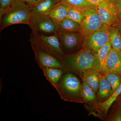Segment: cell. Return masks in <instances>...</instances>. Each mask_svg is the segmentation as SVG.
Returning <instances> with one entry per match:
<instances>
[{"label":"cell","instance_id":"obj_23","mask_svg":"<svg viewBox=\"0 0 121 121\" xmlns=\"http://www.w3.org/2000/svg\"><path fill=\"white\" fill-rule=\"evenodd\" d=\"M68 17L80 24L83 20V16L79 9L71 7L68 12Z\"/></svg>","mask_w":121,"mask_h":121},{"label":"cell","instance_id":"obj_27","mask_svg":"<svg viewBox=\"0 0 121 121\" xmlns=\"http://www.w3.org/2000/svg\"><path fill=\"white\" fill-rule=\"evenodd\" d=\"M114 4L117 9L118 16L119 18V21H121V0H116Z\"/></svg>","mask_w":121,"mask_h":121},{"label":"cell","instance_id":"obj_16","mask_svg":"<svg viewBox=\"0 0 121 121\" xmlns=\"http://www.w3.org/2000/svg\"><path fill=\"white\" fill-rule=\"evenodd\" d=\"M102 75L99 71H95L84 73L81 76L83 81L86 82L96 93L99 89V79Z\"/></svg>","mask_w":121,"mask_h":121},{"label":"cell","instance_id":"obj_22","mask_svg":"<svg viewBox=\"0 0 121 121\" xmlns=\"http://www.w3.org/2000/svg\"><path fill=\"white\" fill-rule=\"evenodd\" d=\"M104 75L110 84L114 93L121 84V75L114 72H110Z\"/></svg>","mask_w":121,"mask_h":121},{"label":"cell","instance_id":"obj_26","mask_svg":"<svg viewBox=\"0 0 121 121\" xmlns=\"http://www.w3.org/2000/svg\"><path fill=\"white\" fill-rule=\"evenodd\" d=\"M13 2V0H0V14Z\"/></svg>","mask_w":121,"mask_h":121},{"label":"cell","instance_id":"obj_31","mask_svg":"<svg viewBox=\"0 0 121 121\" xmlns=\"http://www.w3.org/2000/svg\"><path fill=\"white\" fill-rule=\"evenodd\" d=\"M107 2H109L112 4H114V3L116 0H106Z\"/></svg>","mask_w":121,"mask_h":121},{"label":"cell","instance_id":"obj_20","mask_svg":"<svg viewBox=\"0 0 121 121\" xmlns=\"http://www.w3.org/2000/svg\"><path fill=\"white\" fill-rule=\"evenodd\" d=\"M60 31L65 32H82L80 24L67 17L57 23Z\"/></svg>","mask_w":121,"mask_h":121},{"label":"cell","instance_id":"obj_32","mask_svg":"<svg viewBox=\"0 0 121 121\" xmlns=\"http://www.w3.org/2000/svg\"></svg>","mask_w":121,"mask_h":121},{"label":"cell","instance_id":"obj_10","mask_svg":"<svg viewBox=\"0 0 121 121\" xmlns=\"http://www.w3.org/2000/svg\"><path fill=\"white\" fill-rule=\"evenodd\" d=\"M62 49L64 51L71 52L78 47L83 36L81 32H65L60 31L58 33Z\"/></svg>","mask_w":121,"mask_h":121},{"label":"cell","instance_id":"obj_7","mask_svg":"<svg viewBox=\"0 0 121 121\" xmlns=\"http://www.w3.org/2000/svg\"><path fill=\"white\" fill-rule=\"evenodd\" d=\"M109 26L103 24L101 27L95 32L84 37L83 47L98 54L99 49L109 40L108 35Z\"/></svg>","mask_w":121,"mask_h":121},{"label":"cell","instance_id":"obj_12","mask_svg":"<svg viewBox=\"0 0 121 121\" xmlns=\"http://www.w3.org/2000/svg\"><path fill=\"white\" fill-rule=\"evenodd\" d=\"M71 6L60 2L56 5L47 14L54 21L58 23L68 17V14Z\"/></svg>","mask_w":121,"mask_h":121},{"label":"cell","instance_id":"obj_14","mask_svg":"<svg viewBox=\"0 0 121 121\" xmlns=\"http://www.w3.org/2000/svg\"><path fill=\"white\" fill-rule=\"evenodd\" d=\"M121 94V83L118 88L109 98L104 101L96 103L94 106V108L99 113L103 115H106L109 108Z\"/></svg>","mask_w":121,"mask_h":121},{"label":"cell","instance_id":"obj_25","mask_svg":"<svg viewBox=\"0 0 121 121\" xmlns=\"http://www.w3.org/2000/svg\"><path fill=\"white\" fill-rule=\"evenodd\" d=\"M117 109L115 110L112 115L109 119V121H121V101L118 103Z\"/></svg>","mask_w":121,"mask_h":121},{"label":"cell","instance_id":"obj_15","mask_svg":"<svg viewBox=\"0 0 121 121\" xmlns=\"http://www.w3.org/2000/svg\"><path fill=\"white\" fill-rule=\"evenodd\" d=\"M41 69L47 80L56 89L62 75V70L59 68L49 67L43 68Z\"/></svg>","mask_w":121,"mask_h":121},{"label":"cell","instance_id":"obj_11","mask_svg":"<svg viewBox=\"0 0 121 121\" xmlns=\"http://www.w3.org/2000/svg\"><path fill=\"white\" fill-rule=\"evenodd\" d=\"M110 72H114L121 75V52L112 48L107 60L105 74Z\"/></svg>","mask_w":121,"mask_h":121},{"label":"cell","instance_id":"obj_30","mask_svg":"<svg viewBox=\"0 0 121 121\" xmlns=\"http://www.w3.org/2000/svg\"><path fill=\"white\" fill-rule=\"evenodd\" d=\"M113 25L115 26L118 29L121 35V21H120L118 23Z\"/></svg>","mask_w":121,"mask_h":121},{"label":"cell","instance_id":"obj_1","mask_svg":"<svg viewBox=\"0 0 121 121\" xmlns=\"http://www.w3.org/2000/svg\"><path fill=\"white\" fill-rule=\"evenodd\" d=\"M60 60L71 70L79 73L81 75L89 72L99 71L98 55L85 48L83 47L75 54H65Z\"/></svg>","mask_w":121,"mask_h":121},{"label":"cell","instance_id":"obj_28","mask_svg":"<svg viewBox=\"0 0 121 121\" xmlns=\"http://www.w3.org/2000/svg\"><path fill=\"white\" fill-rule=\"evenodd\" d=\"M42 0H13V2H24L28 4L34 5Z\"/></svg>","mask_w":121,"mask_h":121},{"label":"cell","instance_id":"obj_13","mask_svg":"<svg viewBox=\"0 0 121 121\" xmlns=\"http://www.w3.org/2000/svg\"><path fill=\"white\" fill-rule=\"evenodd\" d=\"M60 2V0H42L34 5H30L32 14L46 15L56 5Z\"/></svg>","mask_w":121,"mask_h":121},{"label":"cell","instance_id":"obj_17","mask_svg":"<svg viewBox=\"0 0 121 121\" xmlns=\"http://www.w3.org/2000/svg\"><path fill=\"white\" fill-rule=\"evenodd\" d=\"M113 93L110 84L104 75H102L99 79V89L97 93L98 98L100 101V102L108 99L112 95Z\"/></svg>","mask_w":121,"mask_h":121},{"label":"cell","instance_id":"obj_29","mask_svg":"<svg viewBox=\"0 0 121 121\" xmlns=\"http://www.w3.org/2000/svg\"><path fill=\"white\" fill-rule=\"evenodd\" d=\"M86 0L91 4L97 5L102 2H107L106 0Z\"/></svg>","mask_w":121,"mask_h":121},{"label":"cell","instance_id":"obj_18","mask_svg":"<svg viewBox=\"0 0 121 121\" xmlns=\"http://www.w3.org/2000/svg\"><path fill=\"white\" fill-rule=\"evenodd\" d=\"M108 35L112 48L121 51V35L115 26L110 25L108 28Z\"/></svg>","mask_w":121,"mask_h":121},{"label":"cell","instance_id":"obj_8","mask_svg":"<svg viewBox=\"0 0 121 121\" xmlns=\"http://www.w3.org/2000/svg\"><path fill=\"white\" fill-rule=\"evenodd\" d=\"M31 46L35 54V59L40 69L49 67L61 69L64 67L62 62L55 56L36 47Z\"/></svg>","mask_w":121,"mask_h":121},{"label":"cell","instance_id":"obj_3","mask_svg":"<svg viewBox=\"0 0 121 121\" xmlns=\"http://www.w3.org/2000/svg\"><path fill=\"white\" fill-rule=\"evenodd\" d=\"M80 80L71 73L66 74L60 80L56 90L60 98L66 101L83 103Z\"/></svg>","mask_w":121,"mask_h":121},{"label":"cell","instance_id":"obj_4","mask_svg":"<svg viewBox=\"0 0 121 121\" xmlns=\"http://www.w3.org/2000/svg\"><path fill=\"white\" fill-rule=\"evenodd\" d=\"M29 40L31 46L51 54L60 60L65 55L61 48L58 33L44 35L32 32Z\"/></svg>","mask_w":121,"mask_h":121},{"label":"cell","instance_id":"obj_24","mask_svg":"<svg viewBox=\"0 0 121 121\" xmlns=\"http://www.w3.org/2000/svg\"><path fill=\"white\" fill-rule=\"evenodd\" d=\"M60 2H64L71 7L79 9L91 4L86 0H60Z\"/></svg>","mask_w":121,"mask_h":121},{"label":"cell","instance_id":"obj_19","mask_svg":"<svg viewBox=\"0 0 121 121\" xmlns=\"http://www.w3.org/2000/svg\"><path fill=\"white\" fill-rule=\"evenodd\" d=\"M112 48L109 40L99 49L98 52L99 61V71L102 75H104L105 74L107 60Z\"/></svg>","mask_w":121,"mask_h":121},{"label":"cell","instance_id":"obj_2","mask_svg":"<svg viewBox=\"0 0 121 121\" xmlns=\"http://www.w3.org/2000/svg\"><path fill=\"white\" fill-rule=\"evenodd\" d=\"M31 15L29 4L13 2L0 14V31L14 24H25L29 26Z\"/></svg>","mask_w":121,"mask_h":121},{"label":"cell","instance_id":"obj_5","mask_svg":"<svg viewBox=\"0 0 121 121\" xmlns=\"http://www.w3.org/2000/svg\"><path fill=\"white\" fill-rule=\"evenodd\" d=\"M79 9L83 16L80 25L83 37L93 34L101 27L103 23L99 13L97 5L90 4Z\"/></svg>","mask_w":121,"mask_h":121},{"label":"cell","instance_id":"obj_21","mask_svg":"<svg viewBox=\"0 0 121 121\" xmlns=\"http://www.w3.org/2000/svg\"><path fill=\"white\" fill-rule=\"evenodd\" d=\"M95 93L85 82H83L81 86V95L85 103L95 102L97 100Z\"/></svg>","mask_w":121,"mask_h":121},{"label":"cell","instance_id":"obj_9","mask_svg":"<svg viewBox=\"0 0 121 121\" xmlns=\"http://www.w3.org/2000/svg\"><path fill=\"white\" fill-rule=\"evenodd\" d=\"M98 11L103 24L113 25L119 21L117 9L114 4L104 2L97 5Z\"/></svg>","mask_w":121,"mask_h":121},{"label":"cell","instance_id":"obj_6","mask_svg":"<svg viewBox=\"0 0 121 121\" xmlns=\"http://www.w3.org/2000/svg\"><path fill=\"white\" fill-rule=\"evenodd\" d=\"M29 26L32 32L41 35H54L60 31L58 24L47 15L32 14Z\"/></svg>","mask_w":121,"mask_h":121}]
</instances>
